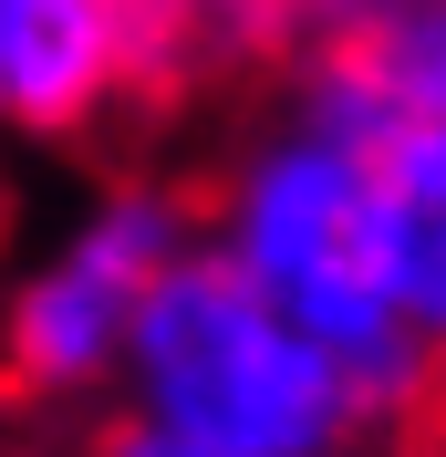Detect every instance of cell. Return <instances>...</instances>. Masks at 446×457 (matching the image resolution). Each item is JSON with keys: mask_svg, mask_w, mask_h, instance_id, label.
Masks as SVG:
<instances>
[{"mask_svg": "<svg viewBox=\"0 0 446 457\" xmlns=\"http://www.w3.org/2000/svg\"><path fill=\"white\" fill-rule=\"evenodd\" d=\"M197 239L239 260L280 312H301L333 343L353 385L384 405V427H416V405L446 374L425 364V343L405 333L384 291V250H374V136L322 104L260 114L250 136L219 156L208 198H197Z\"/></svg>", "mask_w": 446, "mask_h": 457, "instance_id": "obj_1", "label": "cell"}, {"mask_svg": "<svg viewBox=\"0 0 446 457\" xmlns=\"http://www.w3.org/2000/svg\"><path fill=\"white\" fill-rule=\"evenodd\" d=\"M114 405L156 416L177 436H208V447H239V457H374L384 436H405L384 427V405L353 385L333 343L301 312H280L208 239L177 250V270L145 291Z\"/></svg>", "mask_w": 446, "mask_h": 457, "instance_id": "obj_2", "label": "cell"}, {"mask_svg": "<svg viewBox=\"0 0 446 457\" xmlns=\"http://www.w3.org/2000/svg\"><path fill=\"white\" fill-rule=\"evenodd\" d=\"M197 250V198L167 177H114L94 187L42 250L0 281V385L21 405H94L125 374L145 291Z\"/></svg>", "mask_w": 446, "mask_h": 457, "instance_id": "obj_3", "label": "cell"}, {"mask_svg": "<svg viewBox=\"0 0 446 457\" xmlns=\"http://www.w3.org/2000/svg\"><path fill=\"white\" fill-rule=\"evenodd\" d=\"M156 0H0V145L94 136L145 73Z\"/></svg>", "mask_w": 446, "mask_h": 457, "instance_id": "obj_4", "label": "cell"}, {"mask_svg": "<svg viewBox=\"0 0 446 457\" xmlns=\"http://www.w3.org/2000/svg\"><path fill=\"white\" fill-rule=\"evenodd\" d=\"M374 250L405 333L446 374V125L436 114H394L374 136Z\"/></svg>", "mask_w": 446, "mask_h": 457, "instance_id": "obj_5", "label": "cell"}, {"mask_svg": "<svg viewBox=\"0 0 446 457\" xmlns=\"http://www.w3.org/2000/svg\"><path fill=\"white\" fill-rule=\"evenodd\" d=\"M343 42L374 62L394 114H436L446 125V0H363L343 21Z\"/></svg>", "mask_w": 446, "mask_h": 457, "instance_id": "obj_6", "label": "cell"}, {"mask_svg": "<svg viewBox=\"0 0 446 457\" xmlns=\"http://www.w3.org/2000/svg\"><path fill=\"white\" fill-rule=\"evenodd\" d=\"M84 457H239V447H208V436H177V427H156V416H114V427L94 436Z\"/></svg>", "mask_w": 446, "mask_h": 457, "instance_id": "obj_7", "label": "cell"}, {"mask_svg": "<svg viewBox=\"0 0 446 457\" xmlns=\"http://www.w3.org/2000/svg\"><path fill=\"white\" fill-rule=\"evenodd\" d=\"M394 457H446V385L416 405V427H405V447H394Z\"/></svg>", "mask_w": 446, "mask_h": 457, "instance_id": "obj_8", "label": "cell"}]
</instances>
